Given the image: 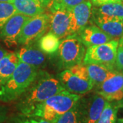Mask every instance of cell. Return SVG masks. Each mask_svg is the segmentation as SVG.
<instances>
[{
  "instance_id": "1",
  "label": "cell",
  "mask_w": 123,
  "mask_h": 123,
  "mask_svg": "<svg viewBox=\"0 0 123 123\" xmlns=\"http://www.w3.org/2000/svg\"><path fill=\"white\" fill-rule=\"evenodd\" d=\"M64 90L59 79L47 72H38L30 86L18 98L17 109L21 114L30 116L38 105Z\"/></svg>"
},
{
  "instance_id": "2",
  "label": "cell",
  "mask_w": 123,
  "mask_h": 123,
  "mask_svg": "<svg viewBox=\"0 0 123 123\" xmlns=\"http://www.w3.org/2000/svg\"><path fill=\"white\" fill-rule=\"evenodd\" d=\"M37 73V68L20 62L10 79L0 86V100L4 103L18 100L34 81Z\"/></svg>"
},
{
  "instance_id": "3",
  "label": "cell",
  "mask_w": 123,
  "mask_h": 123,
  "mask_svg": "<svg viewBox=\"0 0 123 123\" xmlns=\"http://www.w3.org/2000/svg\"><path fill=\"white\" fill-rule=\"evenodd\" d=\"M81 98V95L64 90L38 105L30 116L40 117L55 123L61 115L70 110Z\"/></svg>"
},
{
  "instance_id": "4",
  "label": "cell",
  "mask_w": 123,
  "mask_h": 123,
  "mask_svg": "<svg viewBox=\"0 0 123 123\" xmlns=\"http://www.w3.org/2000/svg\"><path fill=\"white\" fill-rule=\"evenodd\" d=\"M59 63L62 68L69 69L71 67L82 63L86 49L77 34H72L60 40L57 50Z\"/></svg>"
},
{
  "instance_id": "5",
  "label": "cell",
  "mask_w": 123,
  "mask_h": 123,
  "mask_svg": "<svg viewBox=\"0 0 123 123\" xmlns=\"http://www.w3.org/2000/svg\"><path fill=\"white\" fill-rule=\"evenodd\" d=\"M118 45V40H111L104 44L87 47L83 64L103 65L114 71Z\"/></svg>"
},
{
  "instance_id": "6",
  "label": "cell",
  "mask_w": 123,
  "mask_h": 123,
  "mask_svg": "<svg viewBox=\"0 0 123 123\" xmlns=\"http://www.w3.org/2000/svg\"><path fill=\"white\" fill-rule=\"evenodd\" d=\"M50 14L43 13L30 17L23 27L18 36L17 44L29 45L39 40L49 29Z\"/></svg>"
},
{
  "instance_id": "7",
  "label": "cell",
  "mask_w": 123,
  "mask_h": 123,
  "mask_svg": "<svg viewBox=\"0 0 123 123\" xmlns=\"http://www.w3.org/2000/svg\"><path fill=\"white\" fill-rule=\"evenodd\" d=\"M96 93L107 101H119L123 98V73H114L96 88Z\"/></svg>"
},
{
  "instance_id": "8",
  "label": "cell",
  "mask_w": 123,
  "mask_h": 123,
  "mask_svg": "<svg viewBox=\"0 0 123 123\" xmlns=\"http://www.w3.org/2000/svg\"><path fill=\"white\" fill-rule=\"evenodd\" d=\"M28 17L20 13H15L8 20L0 30V39L9 47L17 45L18 36Z\"/></svg>"
},
{
  "instance_id": "9",
  "label": "cell",
  "mask_w": 123,
  "mask_h": 123,
  "mask_svg": "<svg viewBox=\"0 0 123 123\" xmlns=\"http://www.w3.org/2000/svg\"><path fill=\"white\" fill-rule=\"evenodd\" d=\"M58 79L64 90L79 95L87 94L94 88L90 80L80 77L73 73L69 69L62 71L58 75Z\"/></svg>"
},
{
  "instance_id": "10",
  "label": "cell",
  "mask_w": 123,
  "mask_h": 123,
  "mask_svg": "<svg viewBox=\"0 0 123 123\" xmlns=\"http://www.w3.org/2000/svg\"><path fill=\"white\" fill-rule=\"evenodd\" d=\"M49 31L60 39L70 35L71 16L70 11L66 9H59L51 12Z\"/></svg>"
},
{
  "instance_id": "11",
  "label": "cell",
  "mask_w": 123,
  "mask_h": 123,
  "mask_svg": "<svg viewBox=\"0 0 123 123\" xmlns=\"http://www.w3.org/2000/svg\"><path fill=\"white\" fill-rule=\"evenodd\" d=\"M92 3L89 1H85L68 10L71 16L70 35L78 34L88 25L92 17Z\"/></svg>"
},
{
  "instance_id": "12",
  "label": "cell",
  "mask_w": 123,
  "mask_h": 123,
  "mask_svg": "<svg viewBox=\"0 0 123 123\" xmlns=\"http://www.w3.org/2000/svg\"><path fill=\"white\" fill-rule=\"evenodd\" d=\"M81 43L86 47L107 43L112 38L96 25H86L77 34Z\"/></svg>"
},
{
  "instance_id": "13",
  "label": "cell",
  "mask_w": 123,
  "mask_h": 123,
  "mask_svg": "<svg viewBox=\"0 0 123 123\" xmlns=\"http://www.w3.org/2000/svg\"><path fill=\"white\" fill-rule=\"evenodd\" d=\"M83 100L85 123H97L107 101L97 93Z\"/></svg>"
},
{
  "instance_id": "14",
  "label": "cell",
  "mask_w": 123,
  "mask_h": 123,
  "mask_svg": "<svg viewBox=\"0 0 123 123\" xmlns=\"http://www.w3.org/2000/svg\"><path fill=\"white\" fill-rule=\"evenodd\" d=\"M16 53L19 61L34 66L37 68L43 65L46 60L45 54L38 47H34L30 44L23 46Z\"/></svg>"
},
{
  "instance_id": "15",
  "label": "cell",
  "mask_w": 123,
  "mask_h": 123,
  "mask_svg": "<svg viewBox=\"0 0 123 123\" xmlns=\"http://www.w3.org/2000/svg\"><path fill=\"white\" fill-rule=\"evenodd\" d=\"M92 16L95 17L123 21V4L122 2H112L100 6H94Z\"/></svg>"
},
{
  "instance_id": "16",
  "label": "cell",
  "mask_w": 123,
  "mask_h": 123,
  "mask_svg": "<svg viewBox=\"0 0 123 123\" xmlns=\"http://www.w3.org/2000/svg\"><path fill=\"white\" fill-rule=\"evenodd\" d=\"M92 21L109 35L112 40H118L123 36V21L106 19L91 17Z\"/></svg>"
},
{
  "instance_id": "17",
  "label": "cell",
  "mask_w": 123,
  "mask_h": 123,
  "mask_svg": "<svg viewBox=\"0 0 123 123\" xmlns=\"http://www.w3.org/2000/svg\"><path fill=\"white\" fill-rule=\"evenodd\" d=\"M19 62L16 53H8L0 60V86L10 79Z\"/></svg>"
},
{
  "instance_id": "18",
  "label": "cell",
  "mask_w": 123,
  "mask_h": 123,
  "mask_svg": "<svg viewBox=\"0 0 123 123\" xmlns=\"http://www.w3.org/2000/svg\"><path fill=\"white\" fill-rule=\"evenodd\" d=\"M16 11L28 17H34L44 13V8L37 0H13Z\"/></svg>"
},
{
  "instance_id": "19",
  "label": "cell",
  "mask_w": 123,
  "mask_h": 123,
  "mask_svg": "<svg viewBox=\"0 0 123 123\" xmlns=\"http://www.w3.org/2000/svg\"><path fill=\"white\" fill-rule=\"evenodd\" d=\"M55 123H85L83 98H81L70 110L61 115Z\"/></svg>"
},
{
  "instance_id": "20",
  "label": "cell",
  "mask_w": 123,
  "mask_h": 123,
  "mask_svg": "<svg viewBox=\"0 0 123 123\" xmlns=\"http://www.w3.org/2000/svg\"><path fill=\"white\" fill-rule=\"evenodd\" d=\"M87 68L88 75L94 87H98L105 80L111 75L116 70H111L106 66L96 64H85Z\"/></svg>"
},
{
  "instance_id": "21",
  "label": "cell",
  "mask_w": 123,
  "mask_h": 123,
  "mask_svg": "<svg viewBox=\"0 0 123 123\" xmlns=\"http://www.w3.org/2000/svg\"><path fill=\"white\" fill-rule=\"evenodd\" d=\"M60 43V38L52 32L49 31L38 40V47L44 54L53 55L57 51Z\"/></svg>"
},
{
  "instance_id": "22",
  "label": "cell",
  "mask_w": 123,
  "mask_h": 123,
  "mask_svg": "<svg viewBox=\"0 0 123 123\" xmlns=\"http://www.w3.org/2000/svg\"><path fill=\"white\" fill-rule=\"evenodd\" d=\"M118 101H107L97 123H118Z\"/></svg>"
},
{
  "instance_id": "23",
  "label": "cell",
  "mask_w": 123,
  "mask_h": 123,
  "mask_svg": "<svg viewBox=\"0 0 123 123\" xmlns=\"http://www.w3.org/2000/svg\"><path fill=\"white\" fill-rule=\"evenodd\" d=\"M17 13L12 3L0 2V30L10 18Z\"/></svg>"
},
{
  "instance_id": "24",
  "label": "cell",
  "mask_w": 123,
  "mask_h": 123,
  "mask_svg": "<svg viewBox=\"0 0 123 123\" xmlns=\"http://www.w3.org/2000/svg\"><path fill=\"white\" fill-rule=\"evenodd\" d=\"M8 123H51L38 116H27L19 113L18 114L12 116L8 119Z\"/></svg>"
},
{
  "instance_id": "25",
  "label": "cell",
  "mask_w": 123,
  "mask_h": 123,
  "mask_svg": "<svg viewBox=\"0 0 123 123\" xmlns=\"http://www.w3.org/2000/svg\"><path fill=\"white\" fill-rule=\"evenodd\" d=\"M85 1L87 0H52L48 7L50 12L59 9L70 10Z\"/></svg>"
},
{
  "instance_id": "26",
  "label": "cell",
  "mask_w": 123,
  "mask_h": 123,
  "mask_svg": "<svg viewBox=\"0 0 123 123\" xmlns=\"http://www.w3.org/2000/svg\"><path fill=\"white\" fill-rule=\"evenodd\" d=\"M115 68L118 70H123V36L118 40Z\"/></svg>"
},
{
  "instance_id": "27",
  "label": "cell",
  "mask_w": 123,
  "mask_h": 123,
  "mask_svg": "<svg viewBox=\"0 0 123 123\" xmlns=\"http://www.w3.org/2000/svg\"><path fill=\"white\" fill-rule=\"evenodd\" d=\"M94 6H100L101 5L112 3V2H122L121 0H90Z\"/></svg>"
},
{
  "instance_id": "28",
  "label": "cell",
  "mask_w": 123,
  "mask_h": 123,
  "mask_svg": "<svg viewBox=\"0 0 123 123\" xmlns=\"http://www.w3.org/2000/svg\"><path fill=\"white\" fill-rule=\"evenodd\" d=\"M8 119V109L4 106L0 105V123H4Z\"/></svg>"
},
{
  "instance_id": "29",
  "label": "cell",
  "mask_w": 123,
  "mask_h": 123,
  "mask_svg": "<svg viewBox=\"0 0 123 123\" xmlns=\"http://www.w3.org/2000/svg\"><path fill=\"white\" fill-rule=\"evenodd\" d=\"M40 3V4L42 6V7H43L44 8L48 7L49 4H51V2L52 1V0H37Z\"/></svg>"
},
{
  "instance_id": "30",
  "label": "cell",
  "mask_w": 123,
  "mask_h": 123,
  "mask_svg": "<svg viewBox=\"0 0 123 123\" xmlns=\"http://www.w3.org/2000/svg\"><path fill=\"white\" fill-rule=\"evenodd\" d=\"M8 53V52H7L6 50H4V49L1 48V47H0V60H1L3 57H4L5 55H6Z\"/></svg>"
},
{
  "instance_id": "31",
  "label": "cell",
  "mask_w": 123,
  "mask_h": 123,
  "mask_svg": "<svg viewBox=\"0 0 123 123\" xmlns=\"http://www.w3.org/2000/svg\"><path fill=\"white\" fill-rule=\"evenodd\" d=\"M119 105H120V108H123V98L120 100V101H118Z\"/></svg>"
},
{
  "instance_id": "32",
  "label": "cell",
  "mask_w": 123,
  "mask_h": 123,
  "mask_svg": "<svg viewBox=\"0 0 123 123\" xmlns=\"http://www.w3.org/2000/svg\"><path fill=\"white\" fill-rule=\"evenodd\" d=\"M13 0H0V2H10L12 3Z\"/></svg>"
},
{
  "instance_id": "33",
  "label": "cell",
  "mask_w": 123,
  "mask_h": 123,
  "mask_svg": "<svg viewBox=\"0 0 123 123\" xmlns=\"http://www.w3.org/2000/svg\"><path fill=\"white\" fill-rule=\"evenodd\" d=\"M118 123H121V121H120V119H118Z\"/></svg>"
},
{
  "instance_id": "34",
  "label": "cell",
  "mask_w": 123,
  "mask_h": 123,
  "mask_svg": "<svg viewBox=\"0 0 123 123\" xmlns=\"http://www.w3.org/2000/svg\"><path fill=\"white\" fill-rule=\"evenodd\" d=\"M120 121H121V123H123V118L120 119Z\"/></svg>"
},
{
  "instance_id": "35",
  "label": "cell",
  "mask_w": 123,
  "mask_h": 123,
  "mask_svg": "<svg viewBox=\"0 0 123 123\" xmlns=\"http://www.w3.org/2000/svg\"><path fill=\"white\" fill-rule=\"evenodd\" d=\"M122 1V3H123V0H121Z\"/></svg>"
}]
</instances>
